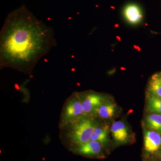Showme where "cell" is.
I'll list each match as a JSON object with an SVG mask.
<instances>
[{
  "mask_svg": "<svg viewBox=\"0 0 161 161\" xmlns=\"http://www.w3.org/2000/svg\"><path fill=\"white\" fill-rule=\"evenodd\" d=\"M54 30L22 6L8 14L0 34V65L30 74L56 46Z\"/></svg>",
  "mask_w": 161,
  "mask_h": 161,
  "instance_id": "1",
  "label": "cell"
},
{
  "mask_svg": "<svg viewBox=\"0 0 161 161\" xmlns=\"http://www.w3.org/2000/svg\"><path fill=\"white\" fill-rule=\"evenodd\" d=\"M97 126L93 119L83 115L64 127L67 128L66 136L70 142L78 147L91 140Z\"/></svg>",
  "mask_w": 161,
  "mask_h": 161,
  "instance_id": "2",
  "label": "cell"
},
{
  "mask_svg": "<svg viewBox=\"0 0 161 161\" xmlns=\"http://www.w3.org/2000/svg\"><path fill=\"white\" fill-rule=\"evenodd\" d=\"M85 115L78 93H74L68 98L62 108L60 126H65Z\"/></svg>",
  "mask_w": 161,
  "mask_h": 161,
  "instance_id": "3",
  "label": "cell"
},
{
  "mask_svg": "<svg viewBox=\"0 0 161 161\" xmlns=\"http://www.w3.org/2000/svg\"><path fill=\"white\" fill-rule=\"evenodd\" d=\"M78 94L86 115L95 113L98 108L105 102L104 96L97 92H87Z\"/></svg>",
  "mask_w": 161,
  "mask_h": 161,
  "instance_id": "4",
  "label": "cell"
},
{
  "mask_svg": "<svg viewBox=\"0 0 161 161\" xmlns=\"http://www.w3.org/2000/svg\"><path fill=\"white\" fill-rule=\"evenodd\" d=\"M125 20L132 25H136L142 22L143 13L139 5L135 3H129L124 6L122 11Z\"/></svg>",
  "mask_w": 161,
  "mask_h": 161,
  "instance_id": "5",
  "label": "cell"
},
{
  "mask_svg": "<svg viewBox=\"0 0 161 161\" xmlns=\"http://www.w3.org/2000/svg\"><path fill=\"white\" fill-rule=\"evenodd\" d=\"M75 147L74 151L85 156L99 157L102 153V145L97 141L90 140L83 145Z\"/></svg>",
  "mask_w": 161,
  "mask_h": 161,
  "instance_id": "6",
  "label": "cell"
},
{
  "mask_svg": "<svg viewBox=\"0 0 161 161\" xmlns=\"http://www.w3.org/2000/svg\"><path fill=\"white\" fill-rule=\"evenodd\" d=\"M144 141L145 150L149 153H154L161 147V136L155 131H146Z\"/></svg>",
  "mask_w": 161,
  "mask_h": 161,
  "instance_id": "7",
  "label": "cell"
},
{
  "mask_svg": "<svg viewBox=\"0 0 161 161\" xmlns=\"http://www.w3.org/2000/svg\"><path fill=\"white\" fill-rule=\"evenodd\" d=\"M111 131L114 140L119 143L127 142L130 137L128 127L125 123L117 121L112 124Z\"/></svg>",
  "mask_w": 161,
  "mask_h": 161,
  "instance_id": "8",
  "label": "cell"
},
{
  "mask_svg": "<svg viewBox=\"0 0 161 161\" xmlns=\"http://www.w3.org/2000/svg\"><path fill=\"white\" fill-rule=\"evenodd\" d=\"M109 127L108 125H98L94 130L91 140L97 141L102 145L106 144L109 140Z\"/></svg>",
  "mask_w": 161,
  "mask_h": 161,
  "instance_id": "9",
  "label": "cell"
},
{
  "mask_svg": "<svg viewBox=\"0 0 161 161\" xmlns=\"http://www.w3.org/2000/svg\"><path fill=\"white\" fill-rule=\"evenodd\" d=\"M116 106L112 103H104L98 108L95 113L102 119L112 118L116 112Z\"/></svg>",
  "mask_w": 161,
  "mask_h": 161,
  "instance_id": "10",
  "label": "cell"
},
{
  "mask_svg": "<svg viewBox=\"0 0 161 161\" xmlns=\"http://www.w3.org/2000/svg\"><path fill=\"white\" fill-rule=\"evenodd\" d=\"M147 108L151 113L161 115V98L148 93L147 97Z\"/></svg>",
  "mask_w": 161,
  "mask_h": 161,
  "instance_id": "11",
  "label": "cell"
},
{
  "mask_svg": "<svg viewBox=\"0 0 161 161\" xmlns=\"http://www.w3.org/2000/svg\"><path fill=\"white\" fill-rule=\"evenodd\" d=\"M148 90L150 94L161 98V79L159 74L152 76L148 84Z\"/></svg>",
  "mask_w": 161,
  "mask_h": 161,
  "instance_id": "12",
  "label": "cell"
},
{
  "mask_svg": "<svg viewBox=\"0 0 161 161\" xmlns=\"http://www.w3.org/2000/svg\"><path fill=\"white\" fill-rule=\"evenodd\" d=\"M147 126L153 131L161 133V115L153 114L147 115L146 118Z\"/></svg>",
  "mask_w": 161,
  "mask_h": 161,
  "instance_id": "13",
  "label": "cell"
},
{
  "mask_svg": "<svg viewBox=\"0 0 161 161\" xmlns=\"http://www.w3.org/2000/svg\"><path fill=\"white\" fill-rule=\"evenodd\" d=\"M159 75L161 79V73H160V74H159Z\"/></svg>",
  "mask_w": 161,
  "mask_h": 161,
  "instance_id": "14",
  "label": "cell"
}]
</instances>
